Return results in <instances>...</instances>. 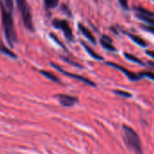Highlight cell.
<instances>
[{"label": "cell", "instance_id": "cell-1", "mask_svg": "<svg viewBox=\"0 0 154 154\" xmlns=\"http://www.w3.org/2000/svg\"><path fill=\"white\" fill-rule=\"evenodd\" d=\"M0 10L2 15V24L4 28L5 36L8 42V43L13 46L14 43L16 42V33L14 30V21L12 17V13L6 10L1 4H0Z\"/></svg>", "mask_w": 154, "mask_h": 154}, {"label": "cell", "instance_id": "cell-2", "mask_svg": "<svg viewBox=\"0 0 154 154\" xmlns=\"http://www.w3.org/2000/svg\"><path fill=\"white\" fill-rule=\"evenodd\" d=\"M123 137L126 146L136 154H143L141 139L137 133L127 125H123Z\"/></svg>", "mask_w": 154, "mask_h": 154}, {"label": "cell", "instance_id": "cell-3", "mask_svg": "<svg viewBox=\"0 0 154 154\" xmlns=\"http://www.w3.org/2000/svg\"><path fill=\"white\" fill-rule=\"evenodd\" d=\"M18 9L21 13L23 23L25 25V27L30 30V31H33V23H32V17L31 14V11L29 8V5L26 2V0H15Z\"/></svg>", "mask_w": 154, "mask_h": 154}, {"label": "cell", "instance_id": "cell-4", "mask_svg": "<svg viewBox=\"0 0 154 154\" xmlns=\"http://www.w3.org/2000/svg\"><path fill=\"white\" fill-rule=\"evenodd\" d=\"M52 25L56 28V29H60L63 32L66 39L68 41H72L74 39L73 36V32L69 24V23L66 20H60V19H55L52 22Z\"/></svg>", "mask_w": 154, "mask_h": 154}, {"label": "cell", "instance_id": "cell-5", "mask_svg": "<svg viewBox=\"0 0 154 154\" xmlns=\"http://www.w3.org/2000/svg\"><path fill=\"white\" fill-rule=\"evenodd\" d=\"M106 65H108V66H110V67H113V68H115V69L120 70L121 72H123V73H124L130 80H132V81H137V80H140V79H143V77L141 76L140 73H139V74H135V73H134V72L128 70L127 69H125V68H124V67H122V66H120V65H118V64H116V63H114V62H106Z\"/></svg>", "mask_w": 154, "mask_h": 154}, {"label": "cell", "instance_id": "cell-6", "mask_svg": "<svg viewBox=\"0 0 154 154\" xmlns=\"http://www.w3.org/2000/svg\"><path fill=\"white\" fill-rule=\"evenodd\" d=\"M52 66H53L55 69H57L58 70H60L61 73L65 74L66 76H69V77H70V78L76 79H78V80H80V81H82V82H84L85 84H88V85H89V86H93V87H95V86H96V84H95L93 81H91L90 79H87V78H84V77H82V76H79V75L71 74V73H69V72H67V71H64L63 69H61L60 67H58V66H57V65H55V64H52Z\"/></svg>", "mask_w": 154, "mask_h": 154}, {"label": "cell", "instance_id": "cell-7", "mask_svg": "<svg viewBox=\"0 0 154 154\" xmlns=\"http://www.w3.org/2000/svg\"><path fill=\"white\" fill-rule=\"evenodd\" d=\"M59 100H60V103L64 106H71L75 105V103L78 102L77 97H71V96H67V95H60Z\"/></svg>", "mask_w": 154, "mask_h": 154}, {"label": "cell", "instance_id": "cell-8", "mask_svg": "<svg viewBox=\"0 0 154 154\" xmlns=\"http://www.w3.org/2000/svg\"><path fill=\"white\" fill-rule=\"evenodd\" d=\"M100 43L102 45V47L109 51H116V48L112 44V39L110 37H108L107 35H103L101 40H100Z\"/></svg>", "mask_w": 154, "mask_h": 154}, {"label": "cell", "instance_id": "cell-9", "mask_svg": "<svg viewBox=\"0 0 154 154\" xmlns=\"http://www.w3.org/2000/svg\"><path fill=\"white\" fill-rule=\"evenodd\" d=\"M78 27H79V30L80 31V32L90 42H92V43H96V39H95V37H94V35H93V33L85 26V25H83L82 23H79L78 24Z\"/></svg>", "mask_w": 154, "mask_h": 154}, {"label": "cell", "instance_id": "cell-10", "mask_svg": "<svg viewBox=\"0 0 154 154\" xmlns=\"http://www.w3.org/2000/svg\"><path fill=\"white\" fill-rule=\"evenodd\" d=\"M81 45L84 47V49L86 50V51L93 58V59H95V60H104V58L102 57V56H100L99 54H97V52H95L88 44H86L84 42H81Z\"/></svg>", "mask_w": 154, "mask_h": 154}, {"label": "cell", "instance_id": "cell-11", "mask_svg": "<svg viewBox=\"0 0 154 154\" xmlns=\"http://www.w3.org/2000/svg\"><path fill=\"white\" fill-rule=\"evenodd\" d=\"M126 35H127L134 42H135L137 45H139V46H141V47H147V46H148V43H147L143 38H141V37H139V36H137V35H134V34L128 33V32H126Z\"/></svg>", "mask_w": 154, "mask_h": 154}, {"label": "cell", "instance_id": "cell-12", "mask_svg": "<svg viewBox=\"0 0 154 154\" xmlns=\"http://www.w3.org/2000/svg\"><path fill=\"white\" fill-rule=\"evenodd\" d=\"M124 56H125L127 60H129L130 61L138 63V64H140V65H144V63H143L140 59H138L136 56H134V55H133V54H130V53H128V52H125V53H124Z\"/></svg>", "mask_w": 154, "mask_h": 154}, {"label": "cell", "instance_id": "cell-13", "mask_svg": "<svg viewBox=\"0 0 154 154\" xmlns=\"http://www.w3.org/2000/svg\"><path fill=\"white\" fill-rule=\"evenodd\" d=\"M138 19H140L141 21L148 23V24H151L154 26V17H151V16H146V15H143V14H137L136 15Z\"/></svg>", "mask_w": 154, "mask_h": 154}, {"label": "cell", "instance_id": "cell-14", "mask_svg": "<svg viewBox=\"0 0 154 154\" xmlns=\"http://www.w3.org/2000/svg\"><path fill=\"white\" fill-rule=\"evenodd\" d=\"M135 10L140 14H143V15H146V16H151V17H154V13L143 8V7H141V6H138L135 8Z\"/></svg>", "mask_w": 154, "mask_h": 154}, {"label": "cell", "instance_id": "cell-15", "mask_svg": "<svg viewBox=\"0 0 154 154\" xmlns=\"http://www.w3.org/2000/svg\"><path fill=\"white\" fill-rule=\"evenodd\" d=\"M0 4H1L6 10H8L9 12L12 13V11H13V5H14L13 0H1Z\"/></svg>", "mask_w": 154, "mask_h": 154}, {"label": "cell", "instance_id": "cell-16", "mask_svg": "<svg viewBox=\"0 0 154 154\" xmlns=\"http://www.w3.org/2000/svg\"><path fill=\"white\" fill-rule=\"evenodd\" d=\"M0 51L1 52H3L4 54H6V55H8V56H11L12 58H15L16 56H15V54L14 53H13L10 50H8L4 44H3V42H0Z\"/></svg>", "mask_w": 154, "mask_h": 154}, {"label": "cell", "instance_id": "cell-17", "mask_svg": "<svg viewBox=\"0 0 154 154\" xmlns=\"http://www.w3.org/2000/svg\"><path fill=\"white\" fill-rule=\"evenodd\" d=\"M43 3L47 8H54L58 5L59 0H43Z\"/></svg>", "mask_w": 154, "mask_h": 154}, {"label": "cell", "instance_id": "cell-18", "mask_svg": "<svg viewBox=\"0 0 154 154\" xmlns=\"http://www.w3.org/2000/svg\"><path fill=\"white\" fill-rule=\"evenodd\" d=\"M41 73H42V75H44L46 78H48L49 79L52 80V81H56V82H59V81H60L59 79H58L56 76H54L52 73H51V72H48V71H41Z\"/></svg>", "mask_w": 154, "mask_h": 154}, {"label": "cell", "instance_id": "cell-19", "mask_svg": "<svg viewBox=\"0 0 154 154\" xmlns=\"http://www.w3.org/2000/svg\"><path fill=\"white\" fill-rule=\"evenodd\" d=\"M116 95L120 96V97H131L132 95L129 93V92H126V91H123V90H115L114 91Z\"/></svg>", "mask_w": 154, "mask_h": 154}, {"label": "cell", "instance_id": "cell-20", "mask_svg": "<svg viewBox=\"0 0 154 154\" xmlns=\"http://www.w3.org/2000/svg\"><path fill=\"white\" fill-rule=\"evenodd\" d=\"M141 76L143 78H148L152 80H154V73L153 72H151V71H143V72H141L140 73Z\"/></svg>", "mask_w": 154, "mask_h": 154}, {"label": "cell", "instance_id": "cell-21", "mask_svg": "<svg viewBox=\"0 0 154 154\" xmlns=\"http://www.w3.org/2000/svg\"><path fill=\"white\" fill-rule=\"evenodd\" d=\"M141 27H142L143 30H145V31H147V32H149L153 33L154 34V26L147 25V24H143V25H141Z\"/></svg>", "mask_w": 154, "mask_h": 154}, {"label": "cell", "instance_id": "cell-22", "mask_svg": "<svg viewBox=\"0 0 154 154\" xmlns=\"http://www.w3.org/2000/svg\"><path fill=\"white\" fill-rule=\"evenodd\" d=\"M119 3L124 9H128V0H119Z\"/></svg>", "mask_w": 154, "mask_h": 154}, {"label": "cell", "instance_id": "cell-23", "mask_svg": "<svg viewBox=\"0 0 154 154\" xmlns=\"http://www.w3.org/2000/svg\"><path fill=\"white\" fill-rule=\"evenodd\" d=\"M50 35H51V38H52V39H53V40H54V41H55V42H56L59 44V45H60V46H61L62 48H65V47H64V45L61 43V42H60V40H59V39H58V38H57V37H56L54 34H53V33H51Z\"/></svg>", "mask_w": 154, "mask_h": 154}, {"label": "cell", "instance_id": "cell-24", "mask_svg": "<svg viewBox=\"0 0 154 154\" xmlns=\"http://www.w3.org/2000/svg\"><path fill=\"white\" fill-rule=\"evenodd\" d=\"M145 52H146L147 55H149L150 57H152V58L154 59V51H149V50H147Z\"/></svg>", "mask_w": 154, "mask_h": 154}, {"label": "cell", "instance_id": "cell-25", "mask_svg": "<svg viewBox=\"0 0 154 154\" xmlns=\"http://www.w3.org/2000/svg\"><path fill=\"white\" fill-rule=\"evenodd\" d=\"M150 64H151L152 66H153V67H154V63H152V62H150Z\"/></svg>", "mask_w": 154, "mask_h": 154}, {"label": "cell", "instance_id": "cell-26", "mask_svg": "<svg viewBox=\"0 0 154 154\" xmlns=\"http://www.w3.org/2000/svg\"><path fill=\"white\" fill-rule=\"evenodd\" d=\"M152 1H154V0H152Z\"/></svg>", "mask_w": 154, "mask_h": 154}]
</instances>
